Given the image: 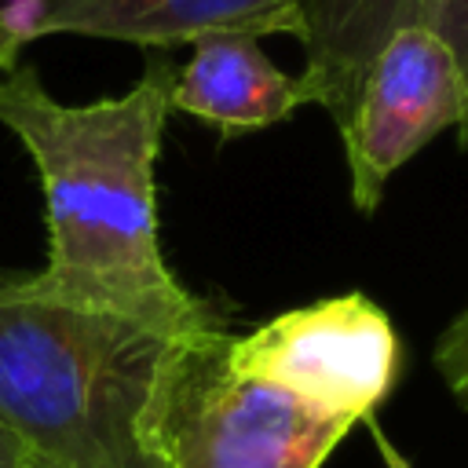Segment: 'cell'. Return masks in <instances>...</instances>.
Masks as SVG:
<instances>
[{"label":"cell","instance_id":"cell-14","mask_svg":"<svg viewBox=\"0 0 468 468\" xmlns=\"http://www.w3.org/2000/svg\"><path fill=\"white\" fill-rule=\"evenodd\" d=\"M4 4H11V0H4Z\"/></svg>","mask_w":468,"mask_h":468},{"label":"cell","instance_id":"cell-7","mask_svg":"<svg viewBox=\"0 0 468 468\" xmlns=\"http://www.w3.org/2000/svg\"><path fill=\"white\" fill-rule=\"evenodd\" d=\"M428 4L431 0H300L303 102L322 106L336 132H344L373 58L395 33L428 26Z\"/></svg>","mask_w":468,"mask_h":468},{"label":"cell","instance_id":"cell-2","mask_svg":"<svg viewBox=\"0 0 468 468\" xmlns=\"http://www.w3.org/2000/svg\"><path fill=\"white\" fill-rule=\"evenodd\" d=\"M135 322L0 282V420L40 468H161L150 406L168 351Z\"/></svg>","mask_w":468,"mask_h":468},{"label":"cell","instance_id":"cell-11","mask_svg":"<svg viewBox=\"0 0 468 468\" xmlns=\"http://www.w3.org/2000/svg\"><path fill=\"white\" fill-rule=\"evenodd\" d=\"M29 464V453L26 446L15 439V431L0 420V468H26Z\"/></svg>","mask_w":468,"mask_h":468},{"label":"cell","instance_id":"cell-5","mask_svg":"<svg viewBox=\"0 0 468 468\" xmlns=\"http://www.w3.org/2000/svg\"><path fill=\"white\" fill-rule=\"evenodd\" d=\"M464 77L450 48L428 26L395 33L373 58L347 128L340 132L351 201L358 212H373L388 179L439 132L461 128Z\"/></svg>","mask_w":468,"mask_h":468},{"label":"cell","instance_id":"cell-1","mask_svg":"<svg viewBox=\"0 0 468 468\" xmlns=\"http://www.w3.org/2000/svg\"><path fill=\"white\" fill-rule=\"evenodd\" d=\"M176 66L150 58L117 99L58 102L33 66L0 80V124L33 157L44 190L48 260L22 285L44 300L113 314L157 336L223 329L165 263L157 219V154Z\"/></svg>","mask_w":468,"mask_h":468},{"label":"cell","instance_id":"cell-6","mask_svg":"<svg viewBox=\"0 0 468 468\" xmlns=\"http://www.w3.org/2000/svg\"><path fill=\"white\" fill-rule=\"evenodd\" d=\"M51 33L139 48L194 44L208 33L300 37V0H11L0 4V73L18 66L22 44Z\"/></svg>","mask_w":468,"mask_h":468},{"label":"cell","instance_id":"cell-10","mask_svg":"<svg viewBox=\"0 0 468 468\" xmlns=\"http://www.w3.org/2000/svg\"><path fill=\"white\" fill-rule=\"evenodd\" d=\"M435 369L446 380V388L457 399V406L468 410V303L442 329V336L435 344Z\"/></svg>","mask_w":468,"mask_h":468},{"label":"cell","instance_id":"cell-3","mask_svg":"<svg viewBox=\"0 0 468 468\" xmlns=\"http://www.w3.org/2000/svg\"><path fill=\"white\" fill-rule=\"evenodd\" d=\"M227 336L212 329L168 344L150 406L161 468H322L355 424L234 369Z\"/></svg>","mask_w":468,"mask_h":468},{"label":"cell","instance_id":"cell-9","mask_svg":"<svg viewBox=\"0 0 468 468\" xmlns=\"http://www.w3.org/2000/svg\"><path fill=\"white\" fill-rule=\"evenodd\" d=\"M428 29H435V37L450 48V55L464 77V91H468V0H431ZM457 132H461V143L468 146V102H464V117H461Z\"/></svg>","mask_w":468,"mask_h":468},{"label":"cell","instance_id":"cell-4","mask_svg":"<svg viewBox=\"0 0 468 468\" xmlns=\"http://www.w3.org/2000/svg\"><path fill=\"white\" fill-rule=\"evenodd\" d=\"M227 358L318 413L362 424L399 377V336L366 292H344L227 336Z\"/></svg>","mask_w":468,"mask_h":468},{"label":"cell","instance_id":"cell-13","mask_svg":"<svg viewBox=\"0 0 468 468\" xmlns=\"http://www.w3.org/2000/svg\"><path fill=\"white\" fill-rule=\"evenodd\" d=\"M26 468H40V464H33V461H29V464H26Z\"/></svg>","mask_w":468,"mask_h":468},{"label":"cell","instance_id":"cell-12","mask_svg":"<svg viewBox=\"0 0 468 468\" xmlns=\"http://www.w3.org/2000/svg\"><path fill=\"white\" fill-rule=\"evenodd\" d=\"M366 428H369V435H373V442H377V450H380V461H384V468H413L399 450H395V442L380 431V424L373 420V413L366 417Z\"/></svg>","mask_w":468,"mask_h":468},{"label":"cell","instance_id":"cell-8","mask_svg":"<svg viewBox=\"0 0 468 468\" xmlns=\"http://www.w3.org/2000/svg\"><path fill=\"white\" fill-rule=\"evenodd\" d=\"M252 33H208L194 40V55L176 69L168 106L194 113L219 128V135H245L285 121L303 106L300 77L282 73Z\"/></svg>","mask_w":468,"mask_h":468}]
</instances>
